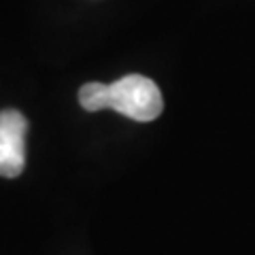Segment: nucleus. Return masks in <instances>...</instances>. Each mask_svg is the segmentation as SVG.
Returning a JSON list of instances; mask_svg holds the SVG:
<instances>
[{
    "instance_id": "1",
    "label": "nucleus",
    "mask_w": 255,
    "mask_h": 255,
    "mask_svg": "<svg viewBox=\"0 0 255 255\" xmlns=\"http://www.w3.org/2000/svg\"><path fill=\"white\" fill-rule=\"evenodd\" d=\"M79 102L90 113L113 109L134 122H153L164 111L159 87L142 75H126L115 83H85L79 90Z\"/></svg>"
},
{
    "instance_id": "2",
    "label": "nucleus",
    "mask_w": 255,
    "mask_h": 255,
    "mask_svg": "<svg viewBox=\"0 0 255 255\" xmlns=\"http://www.w3.org/2000/svg\"><path fill=\"white\" fill-rule=\"evenodd\" d=\"M28 119L19 111H0V177H19L26 166Z\"/></svg>"
}]
</instances>
